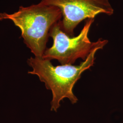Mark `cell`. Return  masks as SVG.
Instances as JSON below:
<instances>
[{"mask_svg":"<svg viewBox=\"0 0 123 123\" xmlns=\"http://www.w3.org/2000/svg\"><path fill=\"white\" fill-rule=\"evenodd\" d=\"M62 18L58 7L41 2L26 7L21 6L12 14L0 13V21L10 20L18 27L26 47L38 58L43 57L47 49L51 28Z\"/></svg>","mask_w":123,"mask_h":123,"instance_id":"cell-2","label":"cell"},{"mask_svg":"<svg viewBox=\"0 0 123 123\" xmlns=\"http://www.w3.org/2000/svg\"><path fill=\"white\" fill-rule=\"evenodd\" d=\"M40 2L60 10L62 28L70 37L74 35L75 28L84 20L94 19L100 14L111 16L114 13L109 0H41Z\"/></svg>","mask_w":123,"mask_h":123,"instance_id":"cell-4","label":"cell"},{"mask_svg":"<svg viewBox=\"0 0 123 123\" xmlns=\"http://www.w3.org/2000/svg\"><path fill=\"white\" fill-rule=\"evenodd\" d=\"M60 21L50 30L49 37L53 38V44L45 51L42 57L44 59L57 60L61 65L73 64L79 58L84 61L93 49L100 45L105 46L108 43L107 40L102 38L95 42L90 41L88 34L94 19H88L76 37L67 35L62 28Z\"/></svg>","mask_w":123,"mask_h":123,"instance_id":"cell-3","label":"cell"},{"mask_svg":"<svg viewBox=\"0 0 123 123\" xmlns=\"http://www.w3.org/2000/svg\"><path fill=\"white\" fill-rule=\"evenodd\" d=\"M105 46L100 45L93 49L79 65L54 66L51 60L43 58L31 57L27 59V62L32 69L28 73L37 75L40 80L45 84L46 88L52 91L51 111L57 112L60 106V102L64 98H68L73 104L77 103L78 99L73 90L75 84L80 79L82 73L93 65L96 53Z\"/></svg>","mask_w":123,"mask_h":123,"instance_id":"cell-1","label":"cell"}]
</instances>
